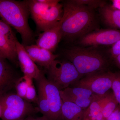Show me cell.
Here are the masks:
<instances>
[{"label": "cell", "instance_id": "1", "mask_svg": "<svg viewBox=\"0 0 120 120\" xmlns=\"http://www.w3.org/2000/svg\"><path fill=\"white\" fill-rule=\"evenodd\" d=\"M61 30L62 38L73 40L92 32L97 26L94 9L68 0L63 4Z\"/></svg>", "mask_w": 120, "mask_h": 120}, {"label": "cell", "instance_id": "2", "mask_svg": "<svg viewBox=\"0 0 120 120\" xmlns=\"http://www.w3.org/2000/svg\"><path fill=\"white\" fill-rule=\"evenodd\" d=\"M30 14L27 0H0L1 20L19 33L24 46L31 45L33 41V32L28 22Z\"/></svg>", "mask_w": 120, "mask_h": 120}, {"label": "cell", "instance_id": "3", "mask_svg": "<svg viewBox=\"0 0 120 120\" xmlns=\"http://www.w3.org/2000/svg\"><path fill=\"white\" fill-rule=\"evenodd\" d=\"M64 54L67 60L73 64L79 73L83 76L105 71L107 60L97 50L74 47L65 50Z\"/></svg>", "mask_w": 120, "mask_h": 120}, {"label": "cell", "instance_id": "4", "mask_svg": "<svg viewBox=\"0 0 120 120\" xmlns=\"http://www.w3.org/2000/svg\"><path fill=\"white\" fill-rule=\"evenodd\" d=\"M30 14L40 31H44L52 27L60 22L63 15V4L49 5L38 0H27Z\"/></svg>", "mask_w": 120, "mask_h": 120}, {"label": "cell", "instance_id": "5", "mask_svg": "<svg viewBox=\"0 0 120 120\" xmlns=\"http://www.w3.org/2000/svg\"><path fill=\"white\" fill-rule=\"evenodd\" d=\"M46 71L47 79L60 90L73 85L83 77L67 60H54Z\"/></svg>", "mask_w": 120, "mask_h": 120}, {"label": "cell", "instance_id": "6", "mask_svg": "<svg viewBox=\"0 0 120 120\" xmlns=\"http://www.w3.org/2000/svg\"><path fill=\"white\" fill-rule=\"evenodd\" d=\"M1 120H24L34 111L30 102L9 92L0 97Z\"/></svg>", "mask_w": 120, "mask_h": 120}, {"label": "cell", "instance_id": "7", "mask_svg": "<svg viewBox=\"0 0 120 120\" xmlns=\"http://www.w3.org/2000/svg\"><path fill=\"white\" fill-rule=\"evenodd\" d=\"M115 73L103 71L85 76L73 84V87L88 89L94 94L105 95L112 88Z\"/></svg>", "mask_w": 120, "mask_h": 120}, {"label": "cell", "instance_id": "8", "mask_svg": "<svg viewBox=\"0 0 120 120\" xmlns=\"http://www.w3.org/2000/svg\"><path fill=\"white\" fill-rule=\"evenodd\" d=\"M18 41L11 26L0 20V56L18 64L16 42Z\"/></svg>", "mask_w": 120, "mask_h": 120}, {"label": "cell", "instance_id": "9", "mask_svg": "<svg viewBox=\"0 0 120 120\" xmlns=\"http://www.w3.org/2000/svg\"><path fill=\"white\" fill-rule=\"evenodd\" d=\"M36 81L38 86L43 89L47 97L50 108L51 120H61L62 100L60 90L47 79L44 73Z\"/></svg>", "mask_w": 120, "mask_h": 120}, {"label": "cell", "instance_id": "10", "mask_svg": "<svg viewBox=\"0 0 120 120\" xmlns=\"http://www.w3.org/2000/svg\"><path fill=\"white\" fill-rule=\"evenodd\" d=\"M120 39V30H101L89 33L80 38L79 43L84 46L113 45Z\"/></svg>", "mask_w": 120, "mask_h": 120}, {"label": "cell", "instance_id": "11", "mask_svg": "<svg viewBox=\"0 0 120 120\" xmlns=\"http://www.w3.org/2000/svg\"><path fill=\"white\" fill-rule=\"evenodd\" d=\"M20 77L8 60L0 56V97L15 88Z\"/></svg>", "mask_w": 120, "mask_h": 120}, {"label": "cell", "instance_id": "12", "mask_svg": "<svg viewBox=\"0 0 120 120\" xmlns=\"http://www.w3.org/2000/svg\"><path fill=\"white\" fill-rule=\"evenodd\" d=\"M62 22L61 19L52 27L39 35L36 41V45L53 53L62 38L61 30Z\"/></svg>", "mask_w": 120, "mask_h": 120}, {"label": "cell", "instance_id": "13", "mask_svg": "<svg viewBox=\"0 0 120 120\" xmlns=\"http://www.w3.org/2000/svg\"><path fill=\"white\" fill-rule=\"evenodd\" d=\"M16 50L19 64L24 75L37 80L43 72L37 66L26 52L24 46L19 41L16 42Z\"/></svg>", "mask_w": 120, "mask_h": 120}, {"label": "cell", "instance_id": "14", "mask_svg": "<svg viewBox=\"0 0 120 120\" xmlns=\"http://www.w3.org/2000/svg\"><path fill=\"white\" fill-rule=\"evenodd\" d=\"M24 47L27 53L33 61L44 67L45 70L58 56L36 45H31Z\"/></svg>", "mask_w": 120, "mask_h": 120}, {"label": "cell", "instance_id": "15", "mask_svg": "<svg viewBox=\"0 0 120 120\" xmlns=\"http://www.w3.org/2000/svg\"><path fill=\"white\" fill-rule=\"evenodd\" d=\"M99 12L103 22L107 26L120 29V11L112 5L106 4L99 8Z\"/></svg>", "mask_w": 120, "mask_h": 120}, {"label": "cell", "instance_id": "16", "mask_svg": "<svg viewBox=\"0 0 120 120\" xmlns=\"http://www.w3.org/2000/svg\"><path fill=\"white\" fill-rule=\"evenodd\" d=\"M86 109L71 102L62 101L61 119L64 120H84Z\"/></svg>", "mask_w": 120, "mask_h": 120}, {"label": "cell", "instance_id": "17", "mask_svg": "<svg viewBox=\"0 0 120 120\" xmlns=\"http://www.w3.org/2000/svg\"><path fill=\"white\" fill-rule=\"evenodd\" d=\"M105 95H94L90 105L85 110L84 120H104L101 109L102 100Z\"/></svg>", "mask_w": 120, "mask_h": 120}, {"label": "cell", "instance_id": "18", "mask_svg": "<svg viewBox=\"0 0 120 120\" xmlns=\"http://www.w3.org/2000/svg\"><path fill=\"white\" fill-rule=\"evenodd\" d=\"M118 105L113 93L109 91L104 95L102 103V112L104 120L108 118Z\"/></svg>", "mask_w": 120, "mask_h": 120}, {"label": "cell", "instance_id": "19", "mask_svg": "<svg viewBox=\"0 0 120 120\" xmlns=\"http://www.w3.org/2000/svg\"><path fill=\"white\" fill-rule=\"evenodd\" d=\"M61 98L73 97L83 98H90L94 94L90 90L77 87H69L64 90H60Z\"/></svg>", "mask_w": 120, "mask_h": 120}, {"label": "cell", "instance_id": "20", "mask_svg": "<svg viewBox=\"0 0 120 120\" xmlns=\"http://www.w3.org/2000/svg\"><path fill=\"white\" fill-rule=\"evenodd\" d=\"M38 86V94L37 103L39 111L43 116L47 117L49 120H51V113L49 101L45 92L41 87Z\"/></svg>", "mask_w": 120, "mask_h": 120}, {"label": "cell", "instance_id": "21", "mask_svg": "<svg viewBox=\"0 0 120 120\" xmlns=\"http://www.w3.org/2000/svg\"><path fill=\"white\" fill-rule=\"evenodd\" d=\"M24 76L28 84L25 100L29 102H34L37 103L38 95H37L36 90L33 84V79L26 76L24 75Z\"/></svg>", "mask_w": 120, "mask_h": 120}, {"label": "cell", "instance_id": "22", "mask_svg": "<svg viewBox=\"0 0 120 120\" xmlns=\"http://www.w3.org/2000/svg\"><path fill=\"white\" fill-rule=\"evenodd\" d=\"M28 87V83L24 76L20 77L15 87L16 94L22 98L25 99Z\"/></svg>", "mask_w": 120, "mask_h": 120}, {"label": "cell", "instance_id": "23", "mask_svg": "<svg viewBox=\"0 0 120 120\" xmlns=\"http://www.w3.org/2000/svg\"><path fill=\"white\" fill-rule=\"evenodd\" d=\"M77 4L86 5L93 9L103 7L106 4L105 1L100 0H72Z\"/></svg>", "mask_w": 120, "mask_h": 120}, {"label": "cell", "instance_id": "24", "mask_svg": "<svg viewBox=\"0 0 120 120\" xmlns=\"http://www.w3.org/2000/svg\"><path fill=\"white\" fill-rule=\"evenodd\" d=\"M111 89L118 105L120 106V72L115 73Z\"/></svg>", "mask_w": 120, "mask_h": 120}, {"label": "cell", "instance_id": "25", "mask_svg": "<svg viewBox=\"0 0 120 120\" xmlns=\"http://www.w3.org/2000/svg\"><path fill=\"white\" fill-rule=\"evenodd\" d=\"M110 53L114 59L120 54V39L112 45Z\"/></svg>", "mask_w": 120, "mask_h": 120}, {"label": "cell", "instance_id": "26", "mask_svg": "<svg viewBox=\"0 0 120 120\" xmlns=\"http://www.w3.org/2000/svg\"><path fill=\"white\" fill-rule=\"evenodd\" d=\"M105 120H120V106L118 105L115 110Z\"/></svg>", "mask_w": 120, "mask_h": 120}, {"label": "cell", "instance_id": "27", "mask_svg": "<svg viewBox=\"0 0 120 120\" xmlns=\"http://www.w3.org/2000/svg\"><path fill=\"white\" fill-rule=\"evenodd\" d=\"M113 7L120 11V0H112Z\"/></svg>", "mask_w": 120, "mask_h": 120}, {"label": "cell", "instance_id": "28", "mask_svg": "<svg viewBox=\"0 0 120 120\" xmlns=\"http://www.w3.org/2000/svg\"><path fill=\"white\" fill-rule=\"evenodd\" d=\"M24 120H49L46 117L43 116L41 117H38L36 118H28Z\"/></svg>", "mask_w": 120, "mask_h": 120}, {"label": "cell", "instance_id": "29", "mask_svg": "<svg viewBox=\"0 0 120 120\" xmlns=\"http://www.w3.org/2000/svg\"><path fill=\"white\" fill-rule=\"evenodd\" d=\"M114 59L116 64L120 69V54L116 57Z\"/></svg>", "mask_w": 120, "mask_h": 120}, {"label": "cell", "instance_id": "30", "mask_svg": "<svg viewBox=\"0 0 120 120\" xmlns=\"http://www.w3.org/2000/svg\"><path fill=\"white\" fill-rule=\"evenodd\" d=\"M1 116V109L0 106V118Z\"/></svg>", "mask_w": 120, "mask_h": 120}, {"label": "cell", "instance_id": "31", "mask_svg": "<svg viewBox=\"0 0 120 120\" xmlns=\"http://www.w3.org/2000/svg\"></svg>", "mask_w": 120, "mask_h": 120}]
</instances>
